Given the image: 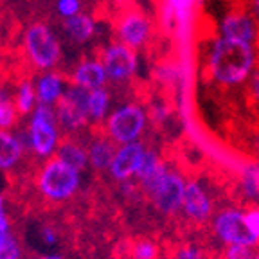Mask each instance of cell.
<instances>
[{"instance_id": "obj_32", "label": "cell", "mask_w": 259, "mask_h": 259, "mask_svg": "<svg viewBox=\"0 0 259 259\" xmlns=\"http://www.w3.org/2000/svg\"><path fill=\"white\" fill-rule=\"evenodd\" d=\"M173 259H203V254L200 248L193 247V245H184L175 252Z\"/></svg>"}, {"instance_id": "obj_18", "label": "cell", "mask_w": 259, "mask_h": 259, "mask_svg": "<svg viewBox=\"0 0 259 259\" xmlns=\"http://www.w3.org/2000/svg\"><path fill=\"white\" fill-rule=\"evenodd\" d=\"M56 158H60L63 164L79 171V173H83L87 167H90L87 142H81L77 137H63L60 148H58Z\"/></svg>"}, {"instance_id": "obj_4", "label": "cell", "mask_w": 259, "mask_h": 259, "mask_svg": "<svg viewBox=\"0 0 259 259\" xmlns=\"http://www.w3.org/2000/svg\"><path fill=\"white\" fill-rule=\"evenodd\" d=\"M186 184L187 182L180 175L169 169L166 164H162L160 169L153 177L139 184V187L160 214L173 216L178 210H182Z\"/></svg>"}, {"instance_id": "obj_22", "label": "cell", "mask_w": 259, "mask_h": 259, "mask_svg": "<svg viewBox=\"0 0 259 259\" xmlns=\"http://www.w3.org/2000/svg\"><path fill=\"white\" fill-rule=\"evenodd\" d=\"M20 113L16 110L13 97L6 94L0 101V132H16Z\"/></svg>"}, {"instance_id": "obj_6", "label": "cell", "mask_w": 259, "mask_h": 259, "mask_svg": "<svg viewBox=\"0 0 259 259\" xmlns=\"http://www.w3.org/2000/svg\"><path fill=\"white\" fill-rule=\"evenodd\" d=\"M148 126V112L137 103H124L110 112L103 134L117 146L139 142Z\"/></svg>"}, {"instance_id": "obj_7", "label": "cell", "mask_w": 259, "mask_h": 259, "mask_svg": "<svg viewBox=\"0 0 259 259\" xmlns=\"http://www.w3.org/2000/svg\"><path fill=\"white\" fill-rule=\"evenodd\" d=\"M89 97V90L76 85H69L63 99L54 106L58 124H60L65 137H76L79 132L85 130V126L90 124Z\"/></svg>"}, {"instance_id": "obj_3", "label": "cell", "mask_w": 259, "mask_h": 259, "mask_svg": "<svg viewBox=\"0 0 259 259\" xmlns=\"http://www.w3.org/2000/svg\"><path fill=\"white\" fill-rule=\"evenodd\" d=\"M34 189L44 202L67 203L81 191V173L60 158H49L34 171Z\"/></svg>"}, {"instance_id": "obj_25", "label": "cell", "mask_w": 259, "mask_h": 259, "mask_svg": "<svg viewBox=\"0 0 259 259\" xmlns=\"http://www.w3.org/2000/svg\"><path fill=\"white\" fill-rule=\"evenodd\" d=\"M194 4H196V0H164V15L169 20L177 18V20L184 22L191 15Z\"/></svg>"}, {"instance_id": "obj_21", "label": "cell", "mask_w": 259, "mask_h": 259, "mask_svg": "<svg viewBox=\"0 0 259 259\" xmlns=\"http://www.w3.org/2000/svg\"><path fill=\"white\" fill-rule=\"evenodd\" d=\"M110 105H112V96L106 89H99L90 92L89 97V119L90 124H105L110 115Z\"/></svg>"}, {"instance_id": "obj_17", "label": "cell", "mask_w": 259, "mask_h": 259, "mask_svg": "<svg viewBox=\"0 0 259 259\" xmlns=\"http://www.w3.org/2000/svg\"><path fill=\"white\" fill-rule=\"evenodd\" d=\"M87 150H89L90 167L97 173H108L113 157H115V151H117V144H113L105 134H101L94 135L87 142Z\"/></svg>"}, {"instance_id": "obj_38", "label": "cell", "mask_w": 259, "mask_h": 259, "mask_svg": "<svg viewBox=\"0 0 259 259\" xmlns=\"http://www.w3.org/2000/svg\"><path fill=\"white\" fill-rule=\"evenodd\" d=\"M254 259H259V252H255V255H254Z\"/></svg>"}, {"instance_id": "obj_1", "label": "cell", "mask_w": 259, "mask_h": 259, "mask_svg": "<svg viewBox=\"0 0 259 259\" xmlns=\"http://www.w3.org/2000/svg\"><path fill=\"white\" fill-rule=\"evenodd\" d=\"M257 67L255 45L241 44L216 36L207 54V70L210 77L223 87L241 85L252 77Z\"/></svg>"}, {"instance_id": "obj_37", "label": "cell", "mask_w": 259, "mask_h": 259, "mask_svg": "<svg viewBox=\"0 0 259 259\" xmlns=\"http://www.w3.org/2000/svg\"><path fill=\"white\" fill-rule=\"evenodd\" d=\"M6 96V92H4V89H2V87H0V101H2V97Z\"/></svg>"}, {"instance_id": "obj_9", "label": "cell", "mask_w": 259, "mask_h": 259, "mask_svg": "<svg viewBox=\"0 0 259 259\" xmlns=\"http://www.w3.org/2000/svg\"><path fill=\"white\" fill-rule=\"evenodd\" d=\"M99 58H101L103 65H105L108 81L124 83V81H130L137 74V51L126 47L121 41H115V44H110L108 47H105Z\"/></svg>"}, {"instance_id": "obj_19", "label": "cell", "mask_w": 259, "mask_h": 259, "mask_svg": "<svg viewBox=\"0 0 259 259\" xmlns=\"http://www.w3.org/2000/svg\"><path fill=\"white\" fill-rule=\"evenodd\" d=\"M96 20L87 13L72 16L69 20H63V31L74 44H87L96 34Z\"/></svg>"}, {"instance_id": "obj_28", "label": "cell", "mask_w": 259, "mask_h": 259, "mask_svg": "<svg viewBox=\"0 0 259 259\" xmlns=\"http://www.w3.org/2000/svg\"><path fill=\"white\" fill-rule=\"evenodd\" d=\"M38 239H40L44 247H54L60 241V232H58V229L54 225L45 223V225H41L38 229Z\"/></svg>"}, {"instance_id": "obj_16", "label": "cell", "mask_w": 259, "mask_h": 259, "mask_svg": "<svg viewBox=\"0 0 259 259\" xmlns=\"http://www.w3.org/2000/svg\"><path fill=\"white\" fill-rule=\"evenodd\" d=\"M27 153L18 132H0V171L11 173L24 162Z\"/></svg>"}, {"instance_id": "obj_36", "label": "cell", "mask_w": 259, "mask_h": 259, "mask_svg": "<svg viewBox=\"0 0 259 259\" xmlns=\"http://www.w3.org/2000/svg\"><path fill=\"white\" fill-rule=\"evenodd\" d=\"M255 180H257V187H259V167H255Z\"/></svg>"}, {"instance_id": "obj_2", "label": "cell", "mask_w": 259, "mask_h": 259, "mask_svg": "<svg viewBox=\"0 0 259 259\" xmlns=\"http://www.w3.org/2000/svg\"><path fill=\"white\" fill-rule=\"evenodd\" d=\"M18 135L27 153L41 162L56 157L58 148L65 137L58 124L56 110L45 105L36 106V110L27 119V128L18 132Z\"/></svg>"}, {"instance_id": "obj_27", "label": "cell", "mask_w": 259, "mask_h": 259, "mask_svg": "<svg viewBox=\"0 0 259 259\" xmlns=\"http://www.w3.org/2000/svg\"><path fill=\"white\" fill-rule=\"evenodd\" d=\"M54 8L63 20H69L81 13V0H56Z\"/></svg>"}, {"instance_id": "obj_31", "label": "cell", "mask_w": 259, "mask_h": 259, "mask_svg": "<svg viewBox=\"0 0 259 259\" xmlns=\"http://www.w3.org/2000/svg\"><path fill=\"white\" fill-rule=\"evenodd\" d=\"M245 222H247V227L250 229L252 234L259 239V205L245 210Z\"/></svg>"}, {"instance_id": "obj_35", "label": "cell", "mask_w": 259, "mask_h": 259, "mask_svg": "<svg viewBox=\"0 0 259 259\" xmlns=\"http://www.w3.org/2000/svg\"><path fill=\"white\" fill-rule=\"evenodd\" d=\"M40 259H65L63 254H60V252H49V254L41 255Z\"/></svg>"}, {"instance_id": "obj_12", "label": "cell", "mask_w": 259, "mask_h": 259, "mask_svg": "<svg viewBox=\"0 0 259 259\" xmlns=\"http://www.w3.org/2000/svg\"><path fill=\"white\" fill-rule=\"evenodd\" d=\"M146 150L148 148L142 142H132V144L117 146L115 157H113L112 166L108 169L110 178L119 184L135 180L139 169H141Z\"/></svg>"}, {"instance_id": "obj_29", "label": "cell", "mask_w": 259, "mask_h": 259, "mask_svg": "<svg viewBox=\"0 0 259 259\" xmlns=\"http://www.w3.org/2000/svg\"><path fill=\"white\" fill-rule=\"evenodd\" d=\"M254 248L243 247V245H229L223 252V259H254Z\"/></svg>"}, {"instance_id": "obj_39", "label": "cell", "mask_w": 259, "mask_h": 259, "mask_svg": "<svg viewBox=\"0 0 259 259\" xmlns=\"http://www.w3.org/2000/svg\"><path fill=\"white\" fill-rule=\"evenodd\" d=\"M9 2H18V0H9Z\"/></svg>"}, {"instance_id": "obj_10", "label": "cell", "mask_w": 259, "mask_h": 259, "mask_svg": "<svg viewBox=\"0 0 259 259\" xmlns=\"http://www.w3.org/2000/svg\"><path fill=\"white\" fill-rule=\"evenodd\" d=\"M220 36L254 45L255 41H259V22L250 9L229 11L220 22Z\"/></svg>"}, {"instance_id": "obj_24", "label": "cell", "mask_w": 259, "mask_h": 259, "mask_svg": "<svg viewBox=\"0 0 259 259\" xmlns=\"http://www.w3.org/2000/svg\"><path fill=\"white\" fill-rule=\"evenodd\" d=\"M0 259H24V247L13 232L0 234Z\"/></svg>"}, {"instance_id": "obj_26", "label": "cell", "mask_w": 259, "mask_h": 259, "mask_svg": "<svg viewBox=\"0 0 259 259\" xmlns=\"http://www.w3.org/2000/svg\"><path fill=\"white\" fill-rule=\"evenodd\" d=\"M162 164H164V162L160 160V157H158L157 151H153V150H150V148H148V150H146L144 158H142L141 169H139L137 177H135L137 184L144 182V180H148L150 177H153V175L160 169Z\"/></svg>"}, {"instance_id": "obj_20", "label": "cell", "mask_w": 259, "mask_h": 259, "mask_svg": "<svg viewBox=\"0 0 259 259\" xmlns=\"http://www.w3.org/2000/svg\"><path fill=\"white\" fill-rule=\"evenodd\" d=\"M13 101H15V106H16V110H18V113L24 115V117H29V115L36 110V106H38L36 85H34V81H32L31 77H24V79L18 83Z\"/></svg>"}, {"instance_id": "obj_15", "label": "cell", "mask_w": 259, "mask_h": 259, "mask_svg": "<svg viewBox=\"0 0 259 259\" xmlns=\"http://www.w3.org/2000/svg\"><path fill=\"white\" fill-rule=\"evenodd\" d=\"M36 85V96H38V105L45 106H56L58 103L63 99L65 92L69 89L70 83H67V77L58 70H49V72H41L34 81Z\"/></svg>"}, {"instance_id": "obj_8", "label": "cell", "mask_w": 259, "mask_h": 259, "mask_svg": "<svg viewBox=\"0 0 259 259\" xmlns=\"http://www.w3.org/2000/svg\"><path fill=\"white\" fill-rule=\"evenodd\" d=\"M212 231L216 238L229 245H243V247L255 248L259 245V239L250 232L245 222V210L236 207L222 209L212 220Z\"/></svg>"}, {"instance_id": "obj_11", "label": "cell", "mask_w": 259, "mask_h": 259, "mask_svg": "<svg viewBox=\"0 0 259 259\" xmlns=\"http://www.w3.org/2000/svg\"><path fill=\"white\" fill-rule=\"evenodd\" d=\"M151 31H153L151 20L141 11H126L115 22L119 41L134 51H139L150 41Z\"/></svg>"}, {"instance_id": "obj_34", "label": "cell", "mask_w": 259, "mask_h": 259, "mask_svg": "<svg viewBox=\"0 0 259 259\" xmlns=\"http://www.w3.org/2000/svg\"><path fill=\"white\" fill-rule=\"evenodd\" d=\"M248 9H250V13L259 22V0H248Z\"/></svg>"}, {"instance_id": "obj_13", "label": "cell", "mask_w": 259, "mask_h": 259, "mask_svg": "<svg viewBox=\"0 0 259 259\" xmlns=\"http://www.w3.org/2000/svg\"><path fill=\"white\" fill-rule=\"evenodd\" d=\"M184 214L194 223H203L212 214V200L198 180H187L184 193Z\"/></svg>"}, {"instance_id": "obj_33", "label": "cell", "mask_w": 259, "mask_h": 259, "mask_svg": "<svg viewBox=\"0 0 259 259\" xmlns=\"http://www.w3.org/2000/svg\"><path fill=\"white\" fill-rule=\"evenodd\" d=\"M250 92L255 101L259 103V69H255V72L250 77Z\"/></svg>"}, {"instance_id": "obj_14", "label": "cell", "mask_w": 259, "mask_h": 259, "mask_svg": "<svg viewBox=\"0 0 259 259\" xmlns=\"http://www.w3.org/2000/svg\"><path fill=\"white\" fill-rule=\"evenodd\" d=\"M108 74L101 58H85L74 67L70 74V85L81 87V89L94 92V90L106 89Z\"/></svg>"}, {"instance_id": "obj_30", "label": "cell", "mask_w": 259, "mask_h": 259, "mask_svg": "<svg viewBox=\"0 0 259 259\" xmlns=\"http://www.w3.org/2000/svg\"><path fill=\"white\" fill-rule=\"evenodd\" d=\"M4 232H11V218H9L6 196L0 194V234H4Z\"/></svg>"}, {"instance_id": "obj_5", "label": "cell", "mask_w": 259, "mask_h": 259, "mask_svg": "<svg viewBox=\"0 0 259 259\" xmlns=\"http://www.w3.org/2000/svg\"><path fill=\"white\" fill-rule=\"evenodd\" d=\"M24 54L29 63L36 70H54L61 60V44L45 22H32L25 27L24 38Z\"/></svg>"}, {"instance_id": "obj_40", "label": "cell", "mask_w": 259, "mask_h": 259, "mask_svg": "<svg viewBox=\"0 0 259 259\" xmlns=\"http://www.w3.org/2000/svg\"><path fill=\"white\" fill-rule=\"evenodd\" d=\"M257 44H259V41H257Z\"/></svg>"}, {"instance_id": "obj_23", "label": "cell", "mask_w": 259, "mask_h": 259, "mask_svg": "<svg viewBox=\"0 0 259 259\" xmlns=\"http://www.w3.org/2000/svg\"><path fill=\"white\" fill-rule=\"evenodd\" d=\"M126 255L128 259H158V245L148 238L137 239L128 247Z\"/></svg>"}]
</instances>
